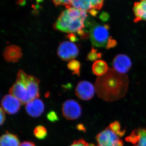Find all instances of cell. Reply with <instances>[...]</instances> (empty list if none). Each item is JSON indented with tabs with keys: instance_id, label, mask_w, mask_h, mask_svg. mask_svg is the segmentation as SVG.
<instances>
[{
	"instance_id": "484cf974",
	"label": "cell",
	"mask_w": 146,
	"mask_h": 146,
	"mask_svg": "<svg viewBox=\"0 0 146 146\" xmlns=\"http://www.w3.org/2000/svg\"><path fill=\"white\" fill-rule=\"evenodd\" d=\"M117 44V42L114 39H112V37L110 36L109 41L108 42L106 48H107L108 49L110 48H113V47H115V46H116Z\"/></svg>"
},
{
	"instance_id": "44dd1931",
	"label": "cell",
	"mask_w": 146,
	"mask_h": 146,
	"mask_svg": "<svg viewBox=\"0 0 146 146\" xmlns=\"http://www.w3.org/2000/svg\"><path fill=\"white\" fill-rule=\"evenodd\" d=\"M109 127L110 128L112 131H114L115 133L119 136H122L124 134V132L121 130V127L119 123V122L116 121L114 123L110 124L109 126Z\"/></svg>"
},
{
	"instance_id": "e0dca14e",
	"label": "cell",
	"mask_w": 146,
	"mask_h": 146,
	"mask_svg": "<svg viewBox=\"0 0 146 146\" xmlns=\"http://www.w3.org/2000/svg\"><path fill=\"white\" fill-rule=\"evenodd\" d=\"M72 6L78 10L86 11L93 9L91 1L89 0L72 1Z\"/></svg>"
},
{
	"instance_id": "2e32d148",
	"label": "cell",
	"mask_w": 146,
	"mask_h": 146,
	"mask_svg": "<svg viewBox=\"0 0 146 146\" xmlns=\"http://www.w3.org/2000/svg\"><path fill=\"white\" fill-rule=\"evenodd\" d=\"M107 63L103 60H98L94 62L92 66V70L96 75L102 76L108 71Z\"/></svg>"
},
{
	"instance_id": "d6986e66",
	"label": "cell",
	"mask_w": 146,
	"mask_h": 146,
	"mask_svg": "<svg viewBox=\"0 0 146 146\" xmlns=\"http://www.w3.org/2000/svg\"><path fill=\"white\" fill-rule=\"evenodd\" d=\"M68 67L70 70L74 72L73 74L79 76L80 64L79 61L76 60H72L68 63Z\"/></svg>"
},
{
	"instance_id": "4dcf8cb0",
	"label": "cell",
	"mask_w": 146,
	"mask_h": 146,
	"mask_svg": "<svg viewBox=\"0 0 146 146\" xmlns=\"http://www.w3.org/2000/svg\"><path fill=\"white\" fill-rule=\"evenodd\" d=\"M88 12H89L90 14H91L92 16H96L97 14L98 13V11H97L96 9H91V10L89 11Z\"/></svg>"
},
{
	"instance_id": "7402d4cb",
	"label": "cell",
	"mask_w": 146,
	"mask_h": 146,
	"mask_svg": "<svg viewBox=\"0 0 146 146\" xmlns=\"http://www.w3.org/2000/svg\"><path fill=\"white\" fill-rule=\"evenodd\" d=\"M56 6L63 5H65L66 8L69 9L72 7V1H63V0H58V1H53Z\"/></svg>"
},
{
	"instance_id": "7c38bea8",
	"label": "cell",
	"mask_w": 146,
	"mask_h": 146,
	"mask_svg": "<svg viewBox=\"0 0 146 146\" xmlns=\"http://www.w3.org/2000/svg\"><path fill=\"white\" fill-rule=\"evenodd\" d=\"M125 141L131 143L133 146H146V129L139 128L133 130Z\"/></svg>"
},
{
	"instance_id": "4fadbf2b",
	"label": "cell",
	"mask_w": 146,
	"mask_h": 146,
	"mask_svg": "<svg viewBox=\"0 0 146 146\" xmlns=\"http://www.w3.org/2000/svg\"><path fill=\"white\" fill-rule=\"evenodd\" d=\"M23 53L21 49L16 45H11L7 47L3 52L5 60L9 62H17L21 58Z\"/></svg>"
},
{
	"instance_id": "ffe728a7",
	"label": "cell",
	"mask_w": 146,
	"mask_h": 146,
	"mask_svg": "<svg viewBox=\"0 0 146 146\" xmlns=\"http://www.w3.org/2000/svg\"><path fill=\"white\" fill-rule=\"evenodd\" d=\"M102 54L101 53L98 52L97 50L92 48L91 51L89 53L87 56V59L91 61H94L98 58H100L102 57Z\"/></svg>"
},
{
	"instance_id": "8fae6325",
	"label": "cell",
	"mask_w": 146,
	"mask_h": 146,
	"mask_svg": "<svg viewBox=\"0 0 146 146\" xmlns=\"http://www.w3.org/2000/svg\"><path fill=\"white\" fill-rule=\"evenodd\" d=\"M26 110L27 114L33 117H38L44 112V102L38 98L31 101L26 104Z\"/></svg>"
},
{
	"instance_id": "f1b7e54d",
	"label": "cell",
	"mask_w": 146,
	"mask_h": 146,
	"mask_svg": "<svg viewBox=\"0 0 146 146\" xmlns=\"http://www.w3.org/2000/svg\"><path fill=\"white\" fill-rule=\"evenodd\" d=\"M68 37L70 39L72 42H75L77 41L78 39L76 36L73 33H70L68 35Z\"/></svg>"
},
{
	"instance_id": "cb8c5ba5",
	"label": "cell",
	"mask_w": 146,
	"mask_h": 146,
	"mask_svg": "<svg viewBox=\"0 0 146 146\" xmlns=\"http://www.w3.org/2000/svg\"><path fill=\"white\" fill-rule=\"evenodd\" d=\"M104 2L102 0H92L91 2L93 9L96 10H100L103 5Z\"/></svg>"
},
{
	"instance_id": "4316f807",
	"label": "cell",
	"mask_w": 146,
	"mask_h": 146,
	"mask_svg": "<svg viewBox=\"0 0 146 146\" xmlns=\"http://www.w3.org/2000/svg\"><path fill=\"white\" fill-rule=\"evenodd\" d=\"M100 18L102 21H104V22H106L109 19V14L106 12H102L100 16Z\"/></svg>"
},
{
	"instance_id": "7a4b0ae2",
	"label": "cell",
	"mask_w": 146,
	"mask_h": 146,
	"mask_svg": "<svg viewBox=\"0 0 146 146\" xmlns=\"http://www.w3.org/2000/svg\"><path fill=\"white\" fill-rule=\"evenodd\" d=\"M39 83L38 78L28 75L20 70L17 74L16 82L9 90V94L18 98L22 104H26L39 98Z\"/></svg>"
},
{
	"instance_id": "83f0119b",
	"label": "cell",
	"mask_w": 146,
	"mask_h": 146,
	"mask_svg": "<svg viewBox=\"0 0 146 146\" xmlns=\"http://www.w3.org/2000/svg\"><path fill=\"white\" fill-rule=\"evenodd\" d=\"M5 120V115L4 110L1 108V125H2Z\"/></svg>"
},
{
	"instance_id": "9c48e42d",
	"label": "cell",
	"mask_w": 146,
	"mask_h": 146,
	"mask_svg": "<svg viewBox=\"0 0 146 146\" xmlns=\"http://www.w3.org/2000/svg\"><path fill=\"white\" fill-rule=\"evenodd\" d=\"M21 104V102L16 97L8 94L2 100L1 108L7 114L13 115L19 111Z\"/></svg>"
},
{
	"instance_id": "5b68a950",
	"label": "cell",
	"mask_w": 146,
	"mask_h": 146,
	"mask_svg": "<svg viewBox=\"0 0 146 146\" xmlns=\"http://www.w3.org/2000/svg\"><path fill=\"white\" fill-rule=\"evenodd\" d=\"M98 146H123V142L109 127L97 135Z\"/></svg>"
},
{
	"instance_id": "ba28073f",
	"label": "cell",
	"mask_w": 146,
	"mask_h": 146,
	"mask_svg": "<svg viewBox=\"0 0 146 146\" xmlns=\"http://www.w3.org/2000/svg\"><path fill=\"white\" fill-rule=\"evenodd\" d=\"M95 88L92 83L88 81L80 82L76 88V94L82 100H89L94 97Z\"/></svg>"
},
{
	"instance_id": "3957f363",
	"label": "cell",
	"mask_w": 146,
	"mask_h": 146,
	"mask_svg": "<svg viewBox=\"0 0 146 146\" xmlns=\"http://www.w3.org/2000/svg\"><path fill=\"white\" fill-rule=\"evenodd\" d=\"M86 11L71 7L61 13L55 25L56 29L64 32H78L84 28Z\"/></svg>"
},
{
	"instance_id": "6da1fadb",
	"label": "cell",
	"mask_w": 146,
	"mask_h": 146,
	"mask_svg": "<svg viewBox=\"0 0 146 146\" xmlns=\"http://www.w3.org/2000/svg\"><path fill=\"white\" fill-rule=\"evenodd\" d=\"M127 76L123 74L118 73L115 70L108 69L107 72L104 75L97 79L96 83V89L99 96L105 93L102 97L103 98L107 94L108 96L106 99L108 100L110 94H111L110 100L118 99L123 97L126 92L128 84Z\"/></svg>"
},
{
	"instance_id": "1f68e13d",
	"label": "cell",
	"mask_w": 146,
	"mask_h": 146,
	"mask_svg": "<svg viewBox=\"0 0 146 146\" xmlns=\"http://www.w3.org/2000/svg\"></svg>"
},
{
	"instance_id": "9a60e30c",
	"label": "cell",
	"mask_w": 146,
	"mask_h": 146,
	"mask_svg": "<svg viewBox=\"0 0 146 146\" xmlns=\"http://www.w3.org/2000/svg\"><path fill=\"white\" fill-rule=\"evenodd\" d=\"M20 141L16 135L9 133L4 134L0 140V146H20Z\"/></svg>"
},
{
	"instance_id": "8992f818",
	"label": "cell",
	"mask_w": 146,
	"mask_h": 146,
	"mask_svg": "<svg viewBox=\"0 0 146 146\" xmlns=\"http://www.w3.org/2000/svg\"><path fill=\"white\" fill-rule=\"evenodd\" d=\"M62 112L63 116L67 119H76L81 115V106L79 104L74 100H68L63 104Z\"/></svg>"
},
{
	"instance_id": "277c9868",
	"label": "cell",
	"mask_w": 146,
	"mask_h": 146,
	"mask_svg": "<svg viewBox=\"0 0 146 146\" xmlns=\"http://www.w3.org/2000/svg\"><path fill=\"white\" fill-rule=\"evenodd\" d=\"M108 25H102L96 24L90 29V37L92 44L96 47H104L107 46L110 38Z\"/></svg>"
},
{
	"instance_id": "f546056e",
	"label": "cell",
	"mask_w": 146,
	"mask_h": 146,
	"mask_svg": "<svg viewBox=\"0 0 146 146\" xmlns=\"http://www.w3.org/2000/svg\"><path fill=\"white\" fill-rule=\"evenodd\" d=\"M20 146H36L33 143L29 141H25L21 144Z\"/></svg>"
},
{
	"instance_id": "30bf717a",
	"label": "cell",
	"mask_w": 146,
	"mask_h": 146,
	"mask_svg": "<svg viewBox=\"0 0 146 146\" xmlns=\"http://www.w3.org/2000/svg\"><path fill=\"white\" fill-rule=\"evenodd\" d=\"M114 70L120 74H124L129 70L131 66V62L129 58L123 54L115 56L113 61Z\"/></svg>"
},
{
	"instance_id": "603a6c76",
	"label": "cell",
	"mask_w": 146,
	"mask_h": 146,
	"mask_svg": "<svg viewBox=\"0 0 146 146\" xmlns=\"http://www.w3.org/2000/svg\"><path fill=\"white\" fill-rule=\"evenodd\" d=\"M70 146H94L93 144H89L83 139L76 140Z\"/></svg>"
},
{
	"instance_id": "ac0fdd59",
	"label": "cell",
	"mask_w": 146,
	"mask_h": 146,
	"mask_svg": "<svg viewBox=\"0 0 146 146\" xmlns=\"http://www.w3.org/2000/svg\"><path fill=\"white\" fill-rule=\"evenodd\" d=\"M34 134L35 137L38 139L41 140L44 139L47 135L46 129L43 126H37L35 128Z\"/></svg>"
},
{
	"instance_id": "5bb4252c",
	"label": "cell",
	"mask_w": 146,
	"mask_h": 146,
	"mask_svg": "<svg viewBox=\"0 0 146 146\" xmlns=\"http://www.w3.org/2000/svg\"><path fill=\"white\" fill-rule=\"evenodd\" d=\"M133 11L135 16L134 23H137L141 21H146V0L135 3Z\"/></svg>"
},
{
	"instance_id": "52a82bcc",
	"label": "cell",
	"mask_w": 146,
	"mask_h": 146,
	"mask_svg": "<svg viewBox=\"0 0 146 146\" xmlns=\"http://www.w3.org/2000/svg\"><path fill=\"white\" fill-rule=\"evenodd\" d=\"M78 54V48L72 42L61 43L58 49V54L62 60L68 61L74 59Z\"/></svg>"
},
{
	"instance_id": "d4e9b609",
	"label": "cell",
	"mask_w": 146,
	"mask_h": 146,
	"mask_svg": "<svg viewBox=\"0 0 146 146\" xmlns=\"http://www.w3.org/2000/svg\"><path fill=\"white\" fill-rule=\"evenodd\" d=\"M48 120L52 122H55L58 121V118L56 112L54 111H50L47 115Z\"/></svg>"
}]
</instances>
